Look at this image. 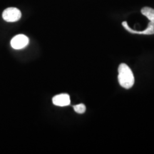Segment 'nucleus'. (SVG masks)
I'll list each match as a JSON object with an SVG mask.
<instances>
[{
    "instance_id": "4",
    "label": "nucleus",
    "mask_w": 154,
    "mask_h": 154,
    "mask_svg": "<svg viewBox=\"0 0 154 154\" xmlns=\"http://www.w3.org/2000/svg\"><path fill=\"white\" fill-rule=\"evenodd\" d=\"M52 102L57 106H67L71 103L70 96L67 94H61L53 97Z\"/></svg>"
},
{
    "instance_id": "3",
    "label": "nucleus",
    "mask_w": 154,
    "mask_h": 154,
    "mask_svg": "<svg viewBox=\"0 0 154 154\" xmlns=\"http://www.w3.org/2000/svg\"><path fill=\"white\" fill-rule=\"evenodd\" d=\"M29 38L24 34H18L11 40V46L14 49H22L28 45Z\"/></svg>"
},
{
    "instance_id": "1",
    "label": "nucleus",
    "mask_w": 154,
    "mask_h": 154,
    "mask_svg": "<svg viewBox=\"0 0 154 154\" xmlns=\"http://www.w3.org/2000/svg\"><path fill=\"white\" fill-rule=\"evenodd\" d=\"M118 80L123 88L129 89L134 85V76L131 69L126 63H121L119 66Z\"/></svg>"
},
{
    "instance_id": "5",
    "label": "nucleus",
    "mask_w": 154,
    "mask_h": 154,
    "mask_svg": "<svg viewBox=\"0 0 154 154\" xmlns=\"http://www.w3.org/2000/svg\"><path fill=\"white\" fill-rule=\"evenodd\" d=\"M122 25L124 26V27L128 31V32L132 34H145V35H151V34H154V24L150 22L148 24V27L145 30L141 31H134L132 29H131L127 24L126 22H124L122 23Z\"/></svg>"
},
{
    "instance_id": "6",
    "label": "nucleus",
    "mask_w": 154,
    "mask_h": 154,
    "mask_svg": "<svg viewBox=\"0 0 154 154\" xmlns=\"http://www.w3.org/2000/svg\"><path fill=\"white\" fill-rule=\"evenodd\" d=\"M142 14L147 17L150 22L154 24V9L151 7H143L141 9Z\"/></svg>"
},
{
    "instance_id": "2",
    "label": "nucleus",
    "mask_w": 154,
    "mask_h": 154,
    "mask_svg": "<svg viewBox=\"0 0 154 154\" xmlns=\"http://www.w3.org/2000/svg\"><path fill=\"white\" fill-rule=\"evenodd\" d=\"M22 17V13L19 9L15 7H9L2 13V17L6 22H15L19 21Z\"/></svg>"
},
{
    "instance_id": "7",
    "label": "nucleus",
    "mask_w": 154,
    "mask_h": 154,
    "mask_svg": "<svg viewBox=\"0 0 154 154\" xmlns=\"http://www.w3.org/2000/svg\"><path fill=\"white\" fill-rule=\"evenodd\" d=\"M74 111L77 113L82 114L86 111V106L84 103H80V104H77L74 106Z\"/></svg>"
}]
</instances>
